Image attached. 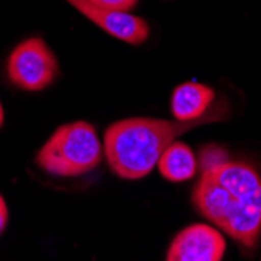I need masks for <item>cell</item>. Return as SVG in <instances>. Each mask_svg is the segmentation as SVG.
Wrapping results in <instances>:
<instances>
[{"instance_id": "6da1fadb", "label": "cell", "mask_w": 261, "mask_h": 261, "mask_svg": "<svg viewBox=\"0 0 261 261\" xmlns=\"http://www.w3.org/2000/svg\"><path fill=\"white\" fill-rule=\"evenodd\" d=\"M196 211L231 240L253 249L261 234V177L243 161L203 169L191 196Z\"/></svg>"}, {"instance_id": "7a4b0ae2", "label": "cell", "mask_w": 261, "mask_h": 261, "mask_svg": "<svg viewBox=\"0 0 261 261\" xmlns=\"http://www.w3.org/2000/svg\"><path fill=\"white\" fill-rule=\"evenodd\" d=\"M218 114L206 113L196 121H164L153 117H128L111 124L103 136V153L114 174L138 180L152 172L161 153L177 136L189 128L216 121Z\"/></svg>"}, {"instance_id": "3957f363", "label": "cell", "mask_w": 261, "mask_h": 261, "mask_svg": "<svg viewBox=\"0 0 261 261\" xmlns=\"http://www.w3.org/2000/svg\"><path fill=\"white\" fill-rule=\"evenodd\" d=\"M103 147L96 128L85 121L58 127L36 153L42 171L58 177H77L96 169L102 161Z\"/></svg>"}, {"instance_id": "277c9868", "label": "cell", "mask_w": 261, "mask_h": 261, "mask_svg": "<svg viewBox=\"0 0 261 261\" xmlns=\"http://www.w3.org/2000/svg\"><path fill=\"white\" fill-rule=\"evenodd\" d=\"M8 79L23 91H42L58 77L60 66L55 54L41 38L17 44L7 61Z\"/></svg>"}, {"instance_id": "5b68a950", "label": "cell", "mask_w": 261, "mask_h": 261, "mask_svg": "<svg viewBox=\"0 0 261 261\" xmlns=\"http://www.w3.org/2000/svg\"><path fill=\"white\" fill-rule=\"evenodd\" d=\"M225 249L224 234L218 228L193 224L172 240L166 261H222Z\"/></svg>"}, {"instance_id": "8992f818", "label": "cell", "mask_w": 261, "mask_h": 261, "mask_svg": "<svg viewBox=\"0 0 261 261\" xmlns=\"http://www.w3.org/2000/svg\"><path fill=\"white\" fill-rule=\"evenodd\" d=\"M66 2L116 39H121L130 45H139L149 38V23L142 17L133 16L127 11L94 5L89 0H66Z\"/></svg>"}, {"instance_id": "52a82bcc", "label": "cell", "mask_w": 261, "mask_h": 261, "mask_svg": "<svg viewBox=\"0 0 261 261\" xmlns=\"http://www.w3.org/2000/svg\"><path fill=\"white\" fill-rule=\"evenodd\" d=\"M213 100H215L213 88L197 82H186L174 89L171 97V111L175 121H196L208 113Z\"/></svg>"}, {"instance_id": "ba28073f", "label": "cell", "mask_w": 261, "mask_h": 261, "mask_svg": "<svg viewBox=\"0 0 261 261\" xmlns=\"http://www.w3.org/2000/svg\"><path fill=\"white\" fill-rule=\"evenodd\" d=\"M156 166L161 177L174 183H181L196 175L197 160L188 144L180 141H174L161 153Z\"/></svg>"}, {"instance_id": "9c48e42d", "label": "cell", "mask_w": 261, "mask_h": 261, "mask_svg": "<svg viewBox=\"0 0 261 261\" xmlns=\"http://www.w3.org/2000/svg\"><path fill=\"white\" fill-rule=\"evenodd\" d=\"M227 161V153L218 146H206L200 150V169H208L213 166Z\"/></svg>"}, {"instance_id": "30bf717a", "label": "cell", "mask_w": 261, "mask_h": 261, "mask_svg": "<svg viewBox=\"0 0 261 261\" xmlns=\"http://www.w3.org/2000/svg\"><path fill=\"white\" fill-rule=\"evenodd\" d=\"M91 4L99 5L103 8H111V10H119V11H130L132 8L136 7L138 0H89Z\"/></svg>"}, {"instance_id": "8fae6325", "label": "cell", "mask_w": 261, "mask_h": 261, "mask_svg": "<svg viewBox=\"0 0 261 261\" xmlns=\"http://www.w3.org/2000/svg\"><path fill=\"white\" fill-rule=\"evenodd\" d=\"M8 224V208H7V203L2 197V194H0V234H2V231L5 230Z\"/></svg>"}, {"instance_id": "7c38bea8", "label": "cell", "mask_w": 261, "mask_h": 261, "mask_svg": "<svg viewBox=\"0 0 261 261\" xmlns=\"http://www.w3.org/2000/svg\"><path fill=\"white\" fill-rule=\"evenodd\" d=\"M4 119H5V116H4V107H2V102H0V128H2V125H4Z\"/></svg>"}]
</instances>
